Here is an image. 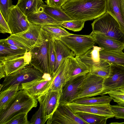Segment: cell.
I'll return each instance as SVG.
<instances>
[{
	"label": "cell",
	"instance_id": "22",
	"mask_svg": "<svg viewBox=\"0 0 124 124\" xmlns=\"http://www.w3.org/2000/svg\"><path fill=\"white\" fill-rule=\"evenodd\" d=\"M53 40L55 53L56 61L53 74L56 71L63 59L68 57L75 56L73 52L60 39H55Z\"/></svg>",
	"mask_w": 124,
	"mask_h": 124
},
{
	"label": "cell",
	"instance_id": "39",
	"mask_svg": "<svg viewBox=\"0 0 124 124\" xmlns=\"http://www.w3.org/2000/svg\"><path fill=\"white\" fill-rule=\"evenodd\" d=\"M110 107L114 117L116 118L124 119V106L118 104L111 105Z\"/></svg>",
	"mask_w": 124,
	"mask_h": 124
},
{
	"label": "cell",
	"instance_id": "34",
	"mask_svg": "<svg viewBox=\"0 0 124 124\" xmlns=\"http://www.w3.org/2000/svg\"><path fill=\"white\" fill-rule=\"evenodd\" d=\"M47 120L45 116L43 106L40 104L39 109L32 116L30 122L31 124H44Z\"/></svg>",
	"mask_w": 124,
	"mask_h": 124
},
{
	"label": "cell",
	"instance_id": "44",
	"mask_svg": "<svg viewBox=\"0 0 124 124\" xmlns=\"http://www.w3.org/2000/svg\"><path fill=\"white\" fill-rule=\"evenodd\" d=\"M120 4L122 11L124 16V0H120Z\"/></svg>",
	"mask_w": 124,
	"mask_h": 124
},
{
	"label": "cell",
	"instance_id": "1",
	"mask_svg": "<svg viewBox=\"0 0 124 124\" xmlns=\"http://www.w3.org/2000/svg\"><path fill=\"white\" fill-rule=\"evenodd\" d=\"M107 0H69L62 9L73 20L95 19L106 12Z\"/></svg>",
	"mask_w": 124,
	"mask_h": 124
},
{
	"label": "cell",
	"instance_id": "20",
	"mask_svg": "<svg viewBox=\"0 0 124 124\" xmlns=\"http://www.w3.org/2000/svg\"><path fill=\"white\" fill-rule=\"evenodd\" d=\"M102 48L93 46L84 54L79 57L81 61L90 70L102 64L104 61L99 57V51Z\"/></svg>",
	"mask_w": 124,
	"mask_h": 124
},
{
	"label": "cell",
	"instance_id": "2",
	"mask_svg": "<svg viewBox=\"0 0 124 124\" xmlns=\"http://www.w3.org/2000/svg\"><path fill=\"white\" fill-rule=\"evenodd\" d=\"M37 104L36 97L24 89L20 90L0 109V124H6L19 114L28 113L32 108L37 107Z\"/></svg>",
	"mask_w": 124,
	"mask_h": 124
},
{
	"label": "cell",
	"instance_id": "46",
	"mask_svg": "<svg viewBox=\"0 0 124 124\" xmlns=\"http://www.w3.org/2000/svg\"></svg>",
	"mask_w": 124,
	"mask_h": 124
},
{
	"label": "cell",
	"instance_id": "24",
	"mask_svg": "<svg viewBox=\"0 0 124 124\" xmlns=\"http://www.w3.org/2000/svg\"><path fill=\"white\" fill-rule=\"evenodd\" d=\"M121 0H107L106 12L117 21L124 32V16L120 6Z\"/></svg>",
	"mask_w": 124,
	"mask_h": 124
},
{
	"label": "cell",
	"instance_id": "9",
	"mask_svg": "<svg viewBox=\"0 0 124 124\" xmlns=\"http://www.w3.org/2000/svg\"><path fill=\"white\" fill-rule=\"evenodd\" d=\"M48 40L46 39L40 46L30 50L31 58L30 63L44 75H50L48 49Z\"/></svg>",
	"mask_w": 124,
	"mask_h": 124
},
{
	"label": "cell",
	"instance_id": "5",
	"mask_svg": "<svg viewBox=\"0 0 124 124\" xmlns=\"http://www.w3.org/2000/svg\"><path fill=\"white\" fill-rule=\"evenodd\" d=\"M8 37L21 43L30 50L40 46L46 39L41 26L30 23L26 30L18 33L11 34Z\"/></svg>",
	"mask_w": 124,
	"mask_h": 124
},
{
	"label": "cell",
	"instance_id": "29",
	"mask_svg": "<svg viewBox=\"0 0 124 124\" xmlns=\"http://www.w3.org/2000/svg\"><path fill=\"white\" fill-rule=\"evenodd\" d=\"M22 89L21 84H16L11 85L0 91V109L2 108L19 90Z\"/></svg>",
	"mask_w": 124,
	"mask_h": 124
},
{
	"label": "cell",
	"instance_id": "6",
	"mask_svg": "<svg viewBox=\"0 0 124 124\" xmlns=\"http://www.w3.org/2000/svg\"><path fill=\"white\" fill-rule=\"evenodd\" d=\"M74 54L79 57L92 48L96 43L89 35L70 34L61 37L60 39Z\"/></svg>",
	"mask_w": 124,
	"mask_h": 124
},
{
	"label": "cell",
	"instance_id": "41",
	"mask_svg": "<svg viewBox=\"0 0 124 124\" xmlns=\"http://www.w3.org/2000/svg\"><path fill=\"white\" fill-rule=\"evenodd\" d=\"M69 0H46V5L51 7L62 8Z\"/></svg>",
	"mask_w": 124,
	"mask_h": 124
},
{
	"label": "cell",
	"instance_id": "7",
	"mask_svg": "<svg viewBox=\"0 0 124 124\" xmlns=\"http://www.w3.org/2000/svg\"><path fill=\"white\" fill-rule=\"evenodd\" d=\"M104 79L90 72L86 74L79 86L77 94L73 101L82 98L102 95Z\"/></svg>",
	"mask_w": 124,
	"mask_h": 124
},
{
	"label": "cell",
	"instance_id": "14",
	"mask_svg": "<svg viewBox=\"0 0 124 124\" xmlns=\"http://www.w3.org/2000/svg\"><path fill=\"white\" fill-rule=\"evenodd\" d=\"M61 92L48 91L36 97L39 104L43 106L45 116L47 120L51 116L60 104Z\"/></svg>",
	"mask_w": 124,
	"mask_h": 124
},
{
	"label": "cell",
	"instance_id": "35",
	"mask_svg": "<svg viewBox=\"0 0 124 124\" xmlns=\"http://www.w3.org/2000/svg\"><path fill=\"white\" fill-rule=\"evenodd\" d=\"M85 22L73 20L63 22L61 26L74 31H78L84 27Z\"/></svg>",
	"mask_w": 124,
	"mask_h": 124
},
{
	"label": "cell",
	"instance_id": "10",
	"mask_svg": "<svg viewBox=\"0 0 124 124\" xmlns=\"http://www.w3.org/2000/svg\"><path fill=\"white\" fill-rule=\"evenodd\" d=\"M110 65L109 74L104 79L102 95L108 92L124 87V67L115 64Z\"/></svg>",
	"mask_w": 124,
	"mask_h": 124
},
{
	"label": "cell",
	"instance_id": "19",
	"mask_svg": "<svg viewBox=\"0 0 124 124\" xmlns=\"http://www.w3.org/2000/svg\"><path fill=\"white\" fill-rule=\"evenodd\" d=\"M90 71L89 69L79 57H70L68 65L67 81L85 75Z\"/></svg>",
	"mask_w": 124,
	"mask_h": 124
},
{
	"label": "cell",
	"instance_id": "8",
	"mask_svg": "<svg viewBox=\"0 0 124 124\" xmlns=\"http://www.w3.org/2000/svg\"><path fill=\"white\" fill-rule=\"evenodd\" d=\"M47 124H87L73 112L66 104L60 103L52 115L46 121Z\"/></svg>",
	"mask_w": 124,
	"mask_h": 124
},
{
	"label": "cell",
	"instance_id": "26",
	"mask_svg": "<svg viewBox=\"0 0 124 124\" xmlns=\"http://www.w3.org/2000/svg\"><path fill=\"white\" fill-rule=\"evenodd\" d=\"M100 58L110 64H115L124 67V53L106 51L102 49L99 51Z\"/></svg>",
	"mask_w": 124,
	"mask_h": 124
},
{
	"label": "cell",
	"instance_id": "43",
	"mask_svg": "<svg viewBox=\"0 0 124 124\" xmlns=\"http://www.w3.org/2000/svg\"><path fill=\"white\" fill-rule=\"evenodd\" d=\"M6 75L3 64L0 62V79L5 78Z\"/></svg>",
	"mask_w": 124,
	"mask_h": 124
},
{
	"label": "cell",
	"instance_id": "25",
	"mask_svg": "<svg viewBox=\"0 0 124 124\" xmlns=\"http://www.w3.org/2000/svg\"><path fill=\"white\" fill-rule=\"evenodd\" d=\"M44 4L42 0H18L16 5L27 16L39 11Z\"/></svg>",
	"mask_w": 124,
	"mask_h": 124
},
{
	"label": "cell",
	"instance_id": "42",
	"mask_svg": "<svg viewBox=\"0 0 124 124\" xmlns=\"http://www.w3.org/2000/svg\"><path fill=\"white\" fill-rule=\"evenodd\" d=\"M0 41L4 42L8 44L17 46L22 49L30 50L26 47L18 42L8 37L7 38L1 39Z\"/></svg>",
	"mask_w": 124,
	"mask_h": 124
},
{
	"label": "cell",
	"instance_id": "4",
	"mask_svg": "<svg viewBox=\"0 0 124 124\" xmlns=\"http://www.w3.org/2000/svg\"><path fill=\"white\" fill-rule=\"evenodd\" d=\"M44 74L30 63L6 76L1 84L2 91L10 86L21 84L43 77Z\"/></svg>",
	"mask_w": 124,
	"mask_h": 124
},
{
	"label": "cell",
	"instance_id": "36",
	"mask_svg": "<svg viewBox=\"0 0 124 124\" xmlns=\"http://www.w3.org/2000/svg\"><path fill=\"white\" fill-rule=\"evenodd\" d=\"M30 51L24 49L20 50L14 49L0 44V57L24 54Z\"/></svg>",
	"mask_w": 124,
	"mask_h": 124
},
{
	"label": "cell",
	"instance_id": "23",
	"mask_svg": "<svg viewBox=\"0 0 124 124\" xmlns=\"http://www.w3.org/2000/svg\"><path fill=\"white\" fill-rule=\"evenodd\" d=\"M45 39L49 41L54 39H59L61 37L71 33L62 26L57 25L39 26Z\"/></svg>",
	"mask_w": 124,
	"mask_h": 124
},
{
	"label": "cell",
	"instance_id": "13",
	"mask_svg": "<svg viewBox=\"0 0 124 124\" xmlns=\"http://www.w3.org/2000/svg\"><path fill=\"white\" fill-rule=\"evenodd\" d=\"M31 58L30 50L24 54L0 57V62L3 64L6 76L30 64Z\"/></svg>",
	"mask_w": 124,
	"mask_h": 124
},
{
	"label": "cell",
	"instance_id": "15",
	"mask_svg": "<svg viewBox=\"0 0 124 124\" xmlns=\"http://www.w3.org/2000/svg\"><path fill=\"white\" fill-rule=\"evenodd\" d=\"M70 57L63 59L55 72L51 76L53 79L47 91H61L67 82L68 65Z\"/></svg>",
	"mask_w": 124,
	"mask_h": 124
},
{
	"label": "cell",
	"instance_id": "18",
	"mask_svg": "<svg viewBox=\"0 0 124 124\" xmlns=\"http://www.w3.org/2000/svg\"><path fill=\"white\" fill-rule=\"evenodd\" d=\"M99 47L106 51L115 52H122L124 44L120 42L98 32L91 35Z\"/></svg>",
	"mask_w": 124,
	"mask_h": 124
},
{
	"label": "cell",
	"instance_id": "30",
	"mask_svg": "<svg viewBox=\"0 0 124 124\" xmlns=\"http://www.w3.org/2000/svg\"><path fill=\"white\" fill-rule=\"evenodd\" d=\"M112 100L110 96L103 95L99 97L80 98L75 100L71 102L84 104H94L110 103Z\"/></svg>",
	"mask_w": 124,
	"mask_h": 124
},
{
	"label": "cell",
	"instance_id": "37",
	"mask_svg": "<svg viewBox=\"0 0 124 124\" xmlns=\"http://www.w3.org/2000/svg\"><path fill=\"white\" fill-rule=\"evenodd\" d=\"M13 5L12 0H0V12L7 22L10 10Z\"/></svg>",
	"mask_w": 124,
	"mask_h": 124
},
{
	"label": "cell",
	"instance_id": "33",
	"mask_svg": "<svg viewBox=\"0 0 124 124\" xmlns=\"http://www.w3.org/2000/svg\"><path fill=\"white\" fill-rule=\"evenodd\" d=\"M107 94L114 102L124 106V87L108 92L103 95Z\"/></svg>",
	"mask_w": 124,
	"mask_h": 124
},
{
	"label": "cell",
	"instance_id": "16",
	"mask_svg": "<svg viewBox=\"0 0 124 124\" xmlns=\"http://www.w3.org/2000/svg\"><path fill=\"white\" fill-rule=\"evenodd\" d=\"M51 77H43L21 84L23 89L30 95L36 97L44 93L48 90L52 83Z\"/></svg>",
	"mask_w": 124,
	"mask_h": 124
},
{
	"label": "cell",
	"instance_id": "38",
	"mask_svg": "<svg viewBox=\"0 0 124 124\" xmlns=\"http://www.w3.org/2000/svg\"><path fill=\"white\" fill-rule=\"evenodd\" d=\"M27 113H23L15 116L6 124H30V123L27 118Z\"/></svg>",
	"mask_w": 124,
	"mask_h": 124
},
{
	"label": "cell",
	"instance_id": "40",
	"mask_svg": "<svg viewBox=\"0 0 124 124\" xmlns=\"http://www.w3.org/2000/svg\"><path fill=\"white\" fill-rule=\"evenodd\" d=\"M0 32L2 33H8L10 35L12 34L11 32L7 22L0 12Z\"/></svg>",
	"mask_w": 124,
	"mask_h": 124
},
{
	"label": "cell",
	"instance_id": "27",
	"mask_svg": "<svg viewBox=\"0 0 124 124\" xmlns=\"http://www.w3.org/2000/svg\"><path fill=\"white\" fill-rule=\"evenodd\" d=\"M44 11L57 21L64 22L73 20L62 9L44 4L42 6Z\"/></svg>",
	"mask_w": 124,
	"mask_h": 124
},
{
	"label": "cell",
	"instance_id": "17",
	"mask_svg": "<svg viewBox=\"0 0 124 124\" xmlns=\"http://www.w3.org/2000/svg\"><path fill=\"white\" fill-rule=\"evenodd\" d=\"M85 76L79 77L67 81L61 91L60 103L66 104L73 101L77 94L78 88Z\"/></svg>",
	"mask_w": 124,
	"mask_h": 124
},
{
	"label": "cell",
	"instance_id": "21",
	"mask_svg": "<svg viewBox=\"0 0 124 124\" xmlns=\"http://www.w3.org/2000/svg\"><path fill=\"white\" fill-rule=\"evenodd\" d=\"M31 23L38 26L57 25L61 26L63 22H58L45 13L42 8L38 11L27 16Z\"/></svg>",
	"mask_w": 124,
	"mask_h": 124
},
{
	"label": "cell",
	"instance_id": "31",
	"mask_svg": "<svg viewBox=\"0 0 124 124\" xmlns=\"http://www.w3.org/2000/svg\"><path fill=\"white\" fill-rule=\"evenodd\" d=\"M48 55L49 73L51 76L54 73L56 61V55L53 39L48 41Z\"/></svg>",
	"mask_w": 124,
	"mask_h": 124
},
{
	"label": "cell",
	"instance_id": "12",
	"mask_svg": "<svg viewBox=\"0 0 124 124\" xmlns=\"http://www.w3.org/2000/svg\"><path fill=\"white\" fill-rule=\"evenodd\" d=\"M66 104L74 113L82 112L107 117L109 118L114 117L110 103L84 104L70 102Z\"/></svg>",
	"mask_w": 124,
	"mask_h": 124
},
{
	"label": "cell",
	"instance_id": "11",
	"mask_svg": "<svg viewBox=\"0 0 124 124\" xmlns=\"http://www.w3.org/2000/svg\"><path fill=\"white\" fill-rule=\"evenodd\" d=\"M7 22L11 34L18 33L26 30L30 24L27 16L16 5H13L10 9Z\"/></svg>",
	"mask_w": 124,
	"mask_h": 124
},
{
	"label": "cell",
	"instance_id": "28",
	"mask_svg": "<svg viewBox=\"0 0 124 124\" xmlns=\"http://www.w3.org/2000/svg\"><path fill=\"white\" fill-rule=\"evenodd\" d=\"M79 117L87 124H106L108 117L82 112L75 113Z\"/></svg>",
	"mask_w": 124,
	"mask_h": 124
},
{
	"label": "cell",
	"instance_id": "3",
	"mask_svg": "<svg viewBox=\"0 0 124 124\" xmlns=\"http://www.w3.org/2000/svg\"><path fill=\"white\" fill-rule=\"evenodd\" d=\"M91 25L92 31L89 35L100 33L124 44V32L117 21L109 13L106 12L96 19Z\"/></svg>",
	"mask_w": 124,
	"mask_h": 124
},
{
	"label": "cell",
	"instance_id": "45",
	"mask_svg": "<svg viewBox=\"0 0 124 124\" xmlns=\"http://www.w3.org/2000/svg\"><path fill=\"white\" fill-rule=\"evenodd\" d=\"M110 124H124V122L122 123H118L117 122H113V123H110Z\"/></svg>",
	"mask_w": 124,
	"mask_h": 124
},
{
	"label": "cell",
	"instance_id": "32",
	"mask_svg": "<svg viewBox=\"0 0 124 124\" xmlns=\"http://www.w3.org/2000/svg\"><path fill=\"white\" fill-rule=\"evenodd\" d=\"M110 67V64L105 61L101 65L90 70L89 72L105 78H107L109 74Z\"/></svg>",
	"mask_w": 124,
	"mask_h": 124
}]
</instances>
